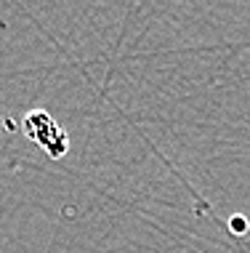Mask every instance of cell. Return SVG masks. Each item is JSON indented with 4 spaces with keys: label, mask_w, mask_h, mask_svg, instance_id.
Returning a JSON list of instances; mask_svg holds the SVG:
<instances>
[{
    "label": "cell",
    "mask_w": 250,
    "mask_h": 253,
    "mask_svg": "<svg viewBox=\"0 0 250 253\" xmlns=\"http://www.w3.org/2000/svg\"><path fill=\"white\" fill-rule=\"evenodd\" d=\"M22 131L32 144H37L48 157H53V160L64 157L67 149H70V136L64 133V128L59 126V120L53 118V115H48L45 109H32V112H27L24 120H22Z\"/></svg>",
    "instance_id": "6da1fadb"
}]
</instances>
